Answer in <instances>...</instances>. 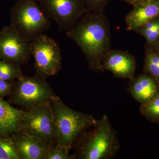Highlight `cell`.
<instances>
[{
	"instance_id": "6da1fadb",
	"label": "cell",
	"mask_w": 159,
	"mask_h": 159,
	"mask_svg": "<svg viewBox=\"0 0 159 159\" xmlns=\"http://www.w3.org/2000/svg\"><path fill=\"white\" fill-rule=\"evenodd\" d=\"M66 34L82 51L91 70L104 72L102 59L111 44L110 24L106 15L89 11Z\"/></svg>"
},
{
	"instance_id": "7a4b0ae2",
	"label": "cell",
	"mask_w": 159,
	"mask_h": 159,
	"mask_svg": "<svg viewBox=\"0 0 159 159\" xmlns=\"http://www.w3.org/2000/svg\"><path fill=\"white\" fill-rule=\"evenodd\" d=\"M94 126L93 130L84 136L74 159H110L119 151V138L107 116L97 119Z\"/></svg>"
},
{
	"instance_id": "3957f363",
	"label": "cell",
	"mask_w": 159,
	"mask_h": 159,
	"mask_svg": "<svg viewBox=\"0 0 159 159\" xmlns=\"http://www.w3.org/2000/svg\"><path fill=\"white\" fill-rule=\"evenodd\" d=\"M54 115V131L56 143L70 149L79 134L97 119L92 115L74 110L65 104L58 96L51 101Z\"/></svg>"
},
{
	"instance_id": "277c9868",
	"label": "cell",
	"mask_w": 159,
	"mask_h": 159,
	"mask_svg": "<svg viewBox=\"0 0 159 159\" xmlns=\"http://www.w3.org/2000/svg\"><path fill=\"white\" fill-rule=\"evenodd\" d=\"M10 25L28 40L50 29L51 19L36 0H18L11 9Z\"/></svg>"
},
{
	"instance_id": "5b68a950",
	"label": "cell",
	"mask_w": 159,
	"mask_h": 159,
	"mask_svg": "<svg viewBox=\"0 0 159 159\" xmlns=\"http://www.w3.org/2000/svg\"><path fill=\"white\" fill-rule=\"evenodd\" d=\"M30 43L35 75L45 79L56 75L61 68L62 60L58 43L43 33L31 39Z\"/></svg>"
},
{
	"instance_id": "8992f818",
	"label": "cell",
	"mask_w": 159,
	"mask_h": 159,
	"mask_svg": "<svg viewBox=\"0 0 159 159\" xmlns=\"http://www.w3.org/2000/svg\"><path fill=\"white\" fill-rule=\"evenodd\" d=\"M14 83L11 93V101L27 110L56 97L53 89L45 79L34 75H22Z\"/></svg>"
},
{
	"instance_id": "52a82bcc",
	"label": "cell",
	"mask_w": 159,
	"mask_h": 159,
	"mask_svg": "<svg viewBox=\"0 0 159 159\" xmlns=\"http://www.w3.org/2000/svg\"><path fill=\"white\" fill-rule=\"evenodd\" d=\"M39 4L60 31L70 30L84 14L90 11L83 0H39Z\"/></svg>"
},
{
	"instance_id": "ba28073f",
	"label": "cell",
	"mask_w": 159,
	"mask_h": 159,
	"mask_svg": "<svg viewBox=\"0 0 159 159\" xmlns=\"http://www.w3.org/2000/svg\"><path fill=\"white\" fill-rule=\"evenodd\" d=\"M22 131L42 139L51 146L55 145L54 115L51 101L42 102L27 111Z\"/></svg>"
},
{
	"instance_id": "9c48e42d",
	"label": "cell",
	"mask_w": 159,
	"mask_h": 159,
	"mask_svg": "<svg viewBox=\"0 0 159 159\" xmlns=\"http://www.w3.org/2000/svg\"><path fill=\"white\" fill-rule=\"evenodd\" d=\"M30 41L11 25L0 31V59L19 65L28 62L30 56Z\"/></svg>"
},
{
	"instance_id": "30bf717a",
	"label": "cell",
	"mask_w": 159,
	"mask_h": 159,
	"mask_svg": "<svg viewBox=\"0 0 159 159\" xmlns=\"http://www.w3.org/2000/svg\"><path fill=\"white\" fill-rule=\"evenodd\" d=\"M102 65L104 71L111 72L116 77L131 80L136 62L134 57L128 51L111 48L104 55Z\"/></svg>"
},
{
	"instance_id": "8fae6325",
	"label": "cell",
	"mask_w": 159,
	"mask_h": 159,
	"mask_svg": "<svg viewBox=\"0 0 159 159\" xmlns=\"http://www.w3.org/2000/svg\"><path fill=\"white\" fill-rule=\"evenodd\" d=\"M20 159H44L51 145L37 137L21 131L11 137Z\"/></svg>"
},
{
	"instance_id": "7c38bea8",
	"label": "cell",
	"mask_w": 159,
	"mask_h": 159,
	"mask_svg": "<svg viewBox=\"0 0 159 159\" xmlns=\"http://www.w3.org/2000/svg\"><path fill=\"white\" fill-rule=\"evenodd\" d=\"M27 111L15 108L0 97V137H11L22 130Z\"/></svg>"
},
{
	"instance_id": "4fadbf2b",
	"label": "cell",
	"mask_w": 159,
	"mask_h": 159,
	"mask_svg": "<svg viewBox=\"0 0 159 159\" xmlns=\"http://www.w3.org/2000/svg\"><path fill=\"white\" fill-rule=\"evenodd\" d=\"M133 7L125 19L128 31H135L142 25L159 16V0H145Z\"/></svg>"
},
{
	"instance_id": "5bb4252c",
	"label": "cell",
	"mask_w": 159,
	"mask_h": 159,
	"mask_svg": "<svg viewBox=\"0 0 159 159\" xmlns=\"http://www.w3.org/2000/svg\"><path fill=\"white\" fill-rule=\"evenodd\" d=\"M128 92L136 100L144 104L159 93V85L148 74H141L130 80Z\"/></svg>"
},
{
	"instance_id": "9a60e30c",
	"label": "cell",
	"mask_w": 159,
	"mask_h": 159,
	"mask_svg": "<svg viewBox=\"0 0 159 159\" xmlns=\"http://www.w3.org/2000/svg\"><path fill=\"white\" fill-rule=\"evenodd\" d=\"M135 32L145 38V47H153L159 40V16L142 25Z\"/></svg>"
},
{
	"instance_id": "2e32d148",
	"label": "cell",
	"mask_w": 159,
	"mask_h": 159,
	"mask_svg": "<svg viewBox=\"0 0 159 159\" xmlns=\"http://www.w3.org/2000/svg\"><path fill=\"white\" fill-rule=\"evenodd\" d=\"M144 70L159 85V54L151 47H145Z\"/></svg>"
},
{
	"instance_id": "e0dca14e",
	"label": "cell",
	"mask_w": 159,
	"mask_h": 159,
	"mask_svg": "<svg viewBox=\"0 0 159 159\" xmlns=\"http://www.w3.org/2000/svg\"><path fill=\"white\" fill-rule=\"evenodd\" d=\"M23 75L20 66L0 59V79L14 81Z\"/></svg>"
},
{
	"instance_id": "ac0fdd59",
	"label": "cell",
	"mask_w": 159,
	"mask_h": 159,
	"mask_svg": "<svg viewBox=\"0 0 159 159\" xmlns=\"http://www.w3.org/2000/svg\"><path fill=\"white\" fill-rule=\"evenodd\" d=\"M140 111L151 122L159 123V93L150 101L141 104Z\"/></svg>"
},
{
	"instance_id": "d6986e66",
	"label": "cell",
	"mask_w": 159,
	"mask_h": 159,
	"mask_svg": "<svg viewBox=\"0 0 159 159\" xmlns=\"http://www.w3.org/2000/svg\"><path fill=\"white\" fill-rule=\"evenodd\" d=\"M0 159H20L11 137H0Z\"/></svg>"
},
{
	"instance_id": "ffe728a7",
	"label": "cell",
	"mask_w": 159,
	"mask_h": 159,
	"mask_svg": "<svg viewBox=\"0 0 159 159\" xmlns=\"http://www.w3.org/2000/svg\"><path fill=\"white\" fill-rule=\"evenodd\" d=\"M70 149L65 145L56 143L49 148L44 159H73V156L69 154Z\"/></svg>"
},
{
	"instance_id": "44dd1931",
	"label": "cell",
	"mask_w": 159,
	"mask_h": 159,
	"mask_svg": "<svg viewBox=\"0 0 159 159\" xmlns=\"http://www.w3.org/2000/svg\"><path fill=\"white\" fill-rule=\"evenodd\" d=\"M112 0H83L87 9L90 11L103 13L107 5Z\"/></svg>"
},
{
	"instance_id": "7402d4cb",
	"label": "cell",
	"mask_w": 159,
	"mask_h": 159,
	"mask_svg": "<svg viewBox=\"0 0 159 159\" xmlns=\"http://www.w3.org/2000/svg\"><path fill=\"white\" fill-rule=\"evenodd\" d=\"M14 84L13 81H6L0 79V97L3 98L11 94Z\"/></svg>"
},
{
	"instance_id": "603a6c76",
	"label": "cell",
	"mask_w": 159,
	"mask_h": 159,
	"mask_svg": "<svg viewBox=\"0 0 159 159\" xmlns=\"http://www.w3.org/2000/svg\"><path fill=\"white\" fill-rule=\"evenodd\" d=\"M121 1L133 6L136 4L141 2L145 0H121Z\"/></svg>"
},
{
	"instance_id": "cb8c5ba5",
	"label": "cell",
	"mask_w": 159,
	"mask_h": 159,
	"mask_svg": "<svg viewBox=\"0 0 159 159\" xmlns=\"http://www.w3.org/2000/svg\"><path fill=\"white\" fill-rule=\"evenodd\" d=\"M151 48H152L154 51L159 54V40L153 47H151Z\"/></svg>"
}]
</instances>
